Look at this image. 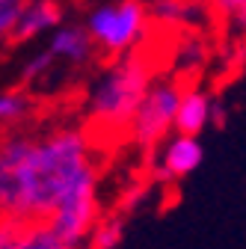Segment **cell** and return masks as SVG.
Masks as SVG:
<instances>
[{"mask_svg":"<svg viewBox=\"0 0 246 249\" xmlns=\"http://www.w3.org/2000/svg\"><path fill=\"white\" fill-rule=\"evenodd\" d=\"M95 166V137L86 124H53L45 131L12 128L0 137V211L48 220Z\"/></svg>","mask_w":246,"mask_h":249,"instance_id":"cell-1","label":"cell"},{"mask_svg":"<svg viewBox=\"0 0 246 249\" xmlns=\"http://www.w3.org/2000/svg\"><path fill=\"white\" fill-rule=\"evenodd\" d=\"M155 80H158V62L142 48L122 56H110L86 92L83 124L89 128V134L95 140L125 137L142 95Z\"/></svg>","mask_w":246,"mask_h":249,"instance_id":"cell-2","label":"cell"},{"mask_svg":"<svg viewBox=\"0 0 246 249\" xmlns=\"http://www.w3.org/2000/svg\"><path fill=\"white\" fill-rule=\"evenodd\" d=\"M92 42L104 59L140 51L148 39V3L145 0H101L83 18Z\"/></svg>","mask_w":246,"mask_h":249,"instance_id":"cell-3","label":"cell"},{"mask_svg":"<svg viewBox=\"0 0 246 249\" xmlns=\"http://www.w3.org/2000/svg\"><path fill=\"white\" fill-rule=\"evenodd\" d=\"M98 216H101V178L95 166L66 193V199L48 216V223L56 231L63 249H77L89 243L92 226L98 223Z\"/></svg>","mask_w":246,"mask_h":249,"instance_id":"cell-4","label":"cell"},{"mask_svg":"<svg viewBox=\"0 0 246 249\" xmlns=\"http://www.w3.org/2000/svg\"><path fill=\"white\" fill-rule=\"evenodd\" d=\"M181 92L184 83L175 77H158L148 86V92L142 95L131 128L125 134V140H131L140 148L155 151L172 131H175V116H178V104H181Z\"/></svg>","mask_w":246,"mask_h":249,"instance_id":"cell-5","label":"cell"},{"mask_svg":"<svg viewBox=\"0 0 246 249\" xmlns=\"http://www.w3.org/2000/svg\"><path fill=\"white\" fill-rule=\"evenodd\" d=\"M205 163V145L196 134L172 131L155 148V175L158 181H178L193 175Z\"/></svg>","mask_w":246,"mask_h":249,"instance_id":"cell-6","label":"cell"},{"mask_svg":"<svg viewBox=\"0 0 246 249\" xmlns=\"http://www.w3.org/2000/svg\"><path fill=\"white\" fill-rule=\"evenodd\" d=\"M45 48L53 53L56 66H69V69H86L101 56L86 24H69V21H63L53 33H48Z\"/></svg>","mask_w":246,"mask_h":249,"instance_id":"cell-7","label":"cell"},{"mask_svg":"<svg viewBox=\"0 0 246 249\" xmlns=\"http://www.w3.org/2000/svg\"><path fill=\"white\" fill-rule=\"evenodd\" d=\"M66 21L63 3L59 0H27L18 6V18H15V30H12V42H36Z\"/></svg>","mask_w":246,"mask_h":249,"instance_id":"cell-8","label":"cell"},{"mask_svg":"<svg viewBox=\"0 0 246 249\" xmlns=\"http://www.w3.org/2000/svg\"><path fill=\"white\" fill-rule=\"evenodd\" d=\"M211 104L213 98L199 86H184L181 92V104H178V116H175V131L181 134H202L211 124Z\"/></svg>","mask_w":246,"mask_h":249,"instance_id":"cell-9","label":"cell"},{"mask_svg":"<svg viewBox=\"0 0 246 249\" xmlns=\"http://www.w3.org/2000/svg\"><path fill=\"white\" fill-rule=\"evenodd\" d=\"M199 3L196 0H151L148 15L151 24H158L163 30H187L199 21Z\"/></svg>","mask_w":246,"mask_h":249,"instance_id":"cell-10","label":"cell"},{"mask_svg":"<svg viewBox=\"0 0 246 249\" xmlns=\"http://www.w3.org/2000/svg\"><path fill=\"white\" fill-rule=\"evenodd\" d=\"M33 110H36V101L27 89H21V86L0 89V128L3 131L21 128V124L33 116Z\"/></svg>","mask_w":246,"mask_h":249,"instance_id":"cell-11","label":"cell"},{"mask_svg":"<svg viewBox=\"0 0 246 249\" xmlns=\"http://www.w3.org/2000/svg\"><path fill=\"white\" fill-rule=\"evenodd\" d=\"M122 240H125V220L119 213H101L98 223L92 226L89 243L86 246H95V249H116Z\"/></svg>","mask_w":246,"mask_h":249,"instance_id":"cell-12","label":"cell"},{"mask_svg":"<svg viewBox=\"0 0 246 249\" xmlns=\"http://www.w3.org/2000/svg\"><path fill=\"white\" fill-rule=\"evenodd\" d=\"M27 231H30L27 216L0 211V249H27Z\"/></svg>","mask_w":246,"mask_h":249,"instance_id":"cell-13","label":"cell"},{"mask_svg":"<svg viewBox=\"0 0 246 249\" xmlns=\"http://www.w3.org/2000/svg\"><path fill=\"white\" fill-rule=\"evenodd\" d=\"M205 62V45L199 42V39H187L184 36L181 42H178V66L181 69H199Z\"/></svg>","mask_w":246,"mask_h":249,"instance_id":"cell-14","label":"cell"},{"mask_svg":"<svg viewBox=\"0 0 246 249\" xmlns=\"http://www.w3.org/2000/svg\"><path fill=\"white\" fill-rule=\"evenodd\" d=\"M205 3H208V9H211L213 15H220V18L231 21V18L246 6V0H205Z\"/></svg>","mask_w":246,"mask_h":249,"instance_id":"cell-15","label":"cell"},{"mask_svg":"<svg viewBox=\"0 0 246 249\" xmlns=\"http://www.w3.org/2000/svg\"><path fill=\"white\" fill-rule=\"evenodd\" d=\"M15 18H18V6H3V3H0V42L12 39Z\"/></svg>","mask_w":246,"mask_h":249,"instance_id":"cell-16","label":"cell"},{"mask_svg":"<svg viewBox=\"0 0 246 249\" xmlns=\"http://www.w3.org/2000/svg\"><path fill=\"white\" fill-rule=\"evenodd\" d=\"M211 124H226V107H223V101H217L213 98V104H211Z\"/></svg>","mask_w":246,"mask_h":249,"instance_id":"cell-17","label":"cell"},{"mask_svg":"<svg viewBox=\"0 0 246 249\" xmlns=\"http://www.w3.org/2000/svg\"><path fill=\"white\" fill-rule=\"evenodd\" d=\"M231 27L237 30V33H243V36H246V6H243V9L231 18Z\"/></svg>","mask_w":246,"mask_h":249,"instance_id":"cell-18","label":"cell"},{"mask_svg":"<svg viewBox=\"0 0 246 249\" xmlns=\"http://www.w3.org/2000/svg\"><path fill=\"white\" fill-rule=\"evenodd\" d=\"M3 6H21V3H27V0H0Z\"/></svg>","mask_w":246,"mask_h":249,"instance_id":"cell-19","label":"cell"}]
</instances>
